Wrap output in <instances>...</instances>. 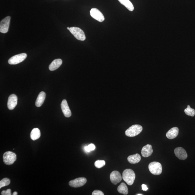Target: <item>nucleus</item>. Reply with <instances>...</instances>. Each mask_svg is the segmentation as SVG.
I'll return each instance as SVG.
<instances>
[{
  "label": "nucleus",
  "mask_w": 195,
  "mask_h": 195,
  "mask_svg": "<svg viewBox=\"0 0 195 195\" xmlns=\"http://www.w3.org/2000/svg\"><path fill=\"white\" fill-rule=\"evenodd\" d=\"M174 153L176 156L180 160H185L188 157L186 151L182 147H178L175 149Z\"/></svg>",
  "instance_id": "10"
},
{
  "label": "nucleus",
  "mask_w": 195,
  "mask_h": 195,
  "mask_svg": "<svg viewBox=\"0 0 195 195\" xmlns=\"http://www.w3.org/2000/svg\"><path fill=\"white\" fill-rule=\"evenodd\" d=\"M2 195H11V190L10 189H8L6 190H3L1 193Z\"/></svg>",
  "instance_id": "25"
},
{
  "label": "nucleus",
  "mask_w": 195,
  "mask_h": 195,
  "mask_svg": "<svg viewBox=\"0 0 195 195\" xmlns=\"http://www.w3.org/2000/svg\"><path fill=\"white\" fill-rule=\"evenodd\" d=\"M120 3L127 8L129 11H132L134 9V6L129 0H118Z\"/></svg>",
  "instance_id": "20"
},
{
  "label": "nucleus",
  "mask_w": 195,
  "mask_h": 195,
  "mask_svg": "<svg viewBox=\"0 0 195 195\" xmlns=\"http://www.w3.org/2000/svg\"><path fill=\"white\" fill-rule=\"evenodd\" d=\"M179 132V129L178 127H173L167 132L166 133V137L169 139H173L175 138L178 135Z\"/></svg>",
  "instance_id": "15"
},
{
  "label": "nucleus",
  "mask_w": 195,
  "mask_h": 195,
  "mask_svg": "<svg viewBox=\"0 0 195 195\" xmlns=\"http://www.w3.org/2000/svg\"><path fill=\"white\" fill-rule=\"evenodd\" d=\"M110 179L112 183L116 185L121 182L122 177L119 171H114L110 174Z\"/></svg>",
  "instance_id": "11"
},
{
  "label": "nucleus",
  "mask_w": 195,
  "mask_h": 195,
  "mask_svg": "<svg viewBox=\"0 0 195 195\" xmlns=\"http://www.w3.org/2000/svg\"><path fill=\"white\" fill-rule=\"evenodd\" d=\"M153 153L152 146L147 144L143 146L141 150V154L143 157H148L151 156Z\"/></svg>",
  "instance_id": "14"
},
{
  "label": "nucleus",
  "mask_w": 195,
  "mask_h": 195,
  "mask_svg": "<svg viewBox=\"0 0 195 195\" xmlns=\"http://www.w3.org/2000/svg\"><path fill=\"white\" fill-rule=\"evenodd\" d=\"M149 169L150 172L155 175H159L162 172V166L160 163L153 161L150 163Z\"/></svg>",
  "instance_id": "4"
},
{
  "label": "nucleus",
  "mask_w": 195,
  "mask_h": 195,
  "mask_svg": "<svg viewBox=\"0 0 195 195\" xmlns=\"http://www.w3.org/2000/svg\"><path fill=\"white\" fill-rule=\"evenodd\" d=\"M88 149H89L90 151H93L95 149L96 146L93 144H90L88 146Z\"/></svg>",
  "instance_id": "27"
},
{
  "label": "nucleus",
  "mask_w": 195,
  "mask_h": 195,
  "mask_svg": "<svg viewBox=\"0 0 195 195\" xmlns=\"http://www.w3.org/2000/svg\"><path fill=\"white\" fill-rule=\"evenodd\" d=\"M143 194H137V195H143Z\"/></svg>",
  "instance_id": "32"
},
{
  "label": "nucleus",
  "mask_w": 195,
  "mask_h": 195,
  "mask_svg": "<svg viewBox=\"0 0 195 195\" xmlns=\"http://www.w3.org/2000/svg\"><path fill=\"white\" fill-rule=\"evenodd\" d=\"M11 20V17L7 16L2 20L0 23V32L3 33H7L9 31Z\"/></svg>",
  "instance_id": "7"
},
{
  "label": "nucleus",
  "mask_w": 195,
  "mask_h": 195,
  "mask_svg": "<svg viewBox=\"0 0 195 195\" xmlns=\"http://www.w3.org/2000/svg\"><path fill=\"white\" fill-rule=\"evenodd\" d=\"M16 155L15 153L10 151H7L4 153L3 160L4 163L7 165L13 164L16 160Z\"/></svg>",
  "instance_id": "3"
},
{
  "label": "nucleus",
  "mask_w": 195,
  "mask_h": 195,
  "mask_svg": "<svg viewBox=\"0 0 195 195\" xmlns=\"http://www.w3.org/2000/svg\"><path fill=\"white\" fill-rule=\"evenodd\" d=\"M17 193L16 192H14L13 194V195H17Z\"/></svg>",
  "instance_id": "30"
},
{
  "label": "nucleus",
  "mask_w": 195,
  "mask_h": 195,
  "mask_svg": "<svg viewBox=\"0 0 195 195\" xmlns=\"http://www.w3.org/2000/svg\"><path fill=\"white\" fill-rule=\"evenodd\" d=\"M90 14L93 18L100 22H102L104 20V17L103 14L97 9H92L90 11Z\"/></svg>",
  "instance_id": "9"
},
{
  "label": "nucleus",
  "mask_w": 195,
  "mask_h": 195,
  "mask_svg": "<svg viewBox=\"0 0 195 195\" xmlns=\"http://www.w3.org/2000/svg\"><path fill=\"white\" fill-rule=\"evenodd\" d=\"M67 29H68L69 30H70V27H68L67 28Z\"/></svg>",
  "instance_id": "31"
},
{
  "label": "nucleus",
  "mask_w": 195,
  "mask_h": 195,
  "mask_svg": "<svg viewBox=\"0 0 195 195\" xmlns=\"http://www.w3.org/2000/svg\"><path fill=\"white\" fill-rule=\"evenodd\" d=\"M87 180L85 178H79L70 181L69 184L71 187L74 188H78L84 186L86 184Z\"/></svg>",
  "instance_id": "8"
},
{
  "label": "nucleus",
  "mask_w": 195,
  "mask_h": 195,
  "mask_svg": "<svg viewBox=\"0 0 195 195\" xmlns=\"http://www.w3.org/2000/svg\"><path fill=\"white\" fill-rule=\"evenodd\" d=\"M41 136V132L38 128L33 129L31 133V138L33 141L38 139Z\"/></svg>",
  "instance_id": "19"
},
{
  "label": "nucleus",
  "mask_w": 195,
  "mask_h": 195,
  "mask_svg": "<svg viewBox=\"0 0 195 195\" xmlns=\"http://www.w3.org/2000/svg\"><path fill=\"white\" fill-rule=\"evenodd\" d=\"M10 183V180L7 178H4L0 182V189L3 187L8 186Z\"/></svg>",
  "instance_id": "23"
},
{
  "label": "nucleus",
  "mask_w": 195,
  "mask_h": 195,
  "mask_svg": "<svg viewBox=\"0 0 195 195\" xmlns=\"http://www.w3.org/2000/svg\"><path fill=\"white\" fill-rule=\"evenodd\" d=\"M17 97L14 94L9 96L7 102L8 108L9 110H13L16 106L17 103Z\"/></svg>",
  "instance_id": "12"
},
{
  "label": "nucleus",
  "mask_w": 195,
  "mask_h": 195,
  "mask_svg": "<svg viewBox=\"0 0 195 195\" xmlns=\"http://www.w3.org/2000/svg\"><path fill=\"white\" fill-rule=\"evenodd\" d=\"M61 107L65 117H71L72 115L71 112L66 99L63 100L61 104Z\"/></svg>",
  "instance_id": "13"
},
{
  "label": "nucleus",
  "mask_w": 195,
  "mask_h": 195,
  "mask_svg": "<svg viewBox=\"0 0 195 195\" xmlns=\"http://www.w3.org/2000/svg\"><path fill=\"white\" fill-rule=\"evenodd\" d=\"M46 97V94L43 92L39 93L35 102V106L37 107H40L42 106L45 101Z\"/></svg>",
  "instance_id": "17"
},
{
  "label": "nucleus",
  "mask_w": 195,
  "mask_h": 195,
  "mask_svg": "<svg viewBox=\"0 0 195 195\" xmlns=\"http://www.w3.org/2000/svg\"><path fill=\"white\" fill-rule=\"evenodd\" d=\"M184 112L187 115L193 117L195 115V110L191 108L190 105L187 106V108L185 109Z\"/></svg>",
  "instance_id": "22"
},
{
  "label": "nucleus",
  "mask_w": 195,
  "mask_h": 195,
  "mask_svg": "<svg viewBox=\"0 0 195 195\" xmlns=\"http://www.w3.org/2000/svg\"><path fill=\"white\" fill-rule=\"evenodd\" d=\"M62 64V60L60 59H56L51 63L49 66V69L51 71H54L58 69Z\"/></svg>",
  "instance_id": "16"
},
{
  "label": "nucleus",
  "mask_w": 195,
  "mask_h": 195,
  "mask_svg": "<svg viewBox=\"0 0 195 195\" xmlns=\"http://www.w3.org/2000/svg\"><path fill=\"white\" fill-rule=\"evenodd\" d=\"M143 129V127L141 125H134L126 130L125 134L128 137H135L139 134L142 131Z\"/></svg>",
  "instance_id": "2"
},
{
  "label": "nucleus",
  "mask_w": 195,
  "mask_h": 195,
  "mask_svg": "<svg viewBox=\"0 0 195 195\" xmlns=\"http://www.w3.org/2000/svg\"><path fill=\"white\" fill-rule=\"evenodd\" d=\"M128 161L129 163L132 164H136L140 161L141 160V157L140 155L136 153V154L130 155L128 157Z\"/></svg>",
  "instance_id": "18"
},
{
  "label": "nucleus",
  "mask_w": 195,
  "mask_h": 195,
  "mask_svg": "<svg viewBox=\"0 0 195 195\" xmlns=\"http://www.w3.org/2000/svg\"><path fill=\"white\" fill-rule=\"evenodd\" d=\"M117 190L118 192L120 193L123 194L124 195H127L128 193V187L125 183H121L118 187Z\"/></svg>",
  "instance_id": "21"
},
{
  "label": "nucleus",
  "mask_w": 195,
  "mask_h": 195,
  "mask_svg": "<svg viewBox=\"0 0 195 195\" xmlns=\"http://www.w3.org/2000/svg\"><path fill=\"white\" fill-rule=\"evenodd\" d=\"M85 150L88 152H90V151L89 150V149H88V146H86L85 147Z\"/></svg>",
  "instance_id": "29"
},
{
  "label": "nucleus",
  "mask_w": 195,
  "mask_h": 195,
  "mask_svg": "<svg viewBox=\"0 0 195 195\" xmlns=\"http://www.w3.org/2000/svg\"><path fill=\"white\" fill-rule=\"evenodd\" d=\"M70 32L78 40L84 41L85 40L86 36L84 31L78 27H70Z\"/></svg>",
  "instance_id": "5"
},
{
  "label": "nucleus",
  "mask_w": 195,
  "mask_h": 195,
  "mask_svg": "<svg viewBox=\"0 0 195 195\" xmlns=\"http://www.w3.org/2000/svg\"><path fill=\"white\" fill-rule=\"evenodd\" d=\"M27 54L25 53L15 55L12 57L8 61L9 63L11 65H15L20 63L27 58Z\"/></svg>",
  "instance_id": "6"
},
{
  "label": "nucleus",
  "mask_w": 195,
  "mask_h": 195,
  "mask_svg": "<svg viewBox=\"0 0 195 195\" xmlns=\"http://www.w3.org/2000/svg\"><path fill=\"white\" fill-rule=\"evenodd\" d=\"M135 178V173L131 169H126L123 171L122 178L129 186L133 184Z\"/></svg>",
  "instance_id": "1"
},
{
  "label": "nucleus",
  "mask_w": 195,
  "mask_h": 195,
  "mask_svg": "<svg viewBox=\"0 0 195 195\" xmlns=\"http://www.w3.org/2000/svg\"><path fill=\"white\" fill-rule=\"evenodd\" d=\"M92 195H104V194L101 191L99 190H95L92 193Z\"/></svg>",
  "instance_id": "26"
},
{
  "label": "nucleus",
  "mask_w": 195,
  "mask_h": 195,
  "mask_svg": "<svg viewBox=\"0 0 195 195\" xmlns=\"http://www.w3.org/2000/svg\"><path fill=\"white\" fill-rule=\"evenodd\" d=\"M142 190L143 191H147L148 190V188L145 184H143L142 186Z\"/></svg>",
  "instance_id": "28"
},
{
  "label": "nucleus",
  "mask_w": 195,
  "mask_h": 195,
  "mask_svg": "<svg viewBox=\"0 0 195 195\" xmlns=\"http://www.w3.org/2000/svg\"><path fill=\"white\" fill-rule=\"evenodd\" d=\"M106 164L105 161L103 160H98L96 161L94 163V165L96 168H101Z\"/></svg>",
  "instance_id": "24"
}]
</instances>
